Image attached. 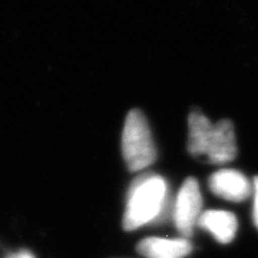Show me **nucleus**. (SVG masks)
<instances>
[{"label": "nucleus", "instance_id": "obj_1", "mask_svg": "<svg viewBox=\"0 0 258 258\" xmlns=\"http://www.w3.org/2000/svg\"><path fill=\"white\" fill-rule=\"evenodd\" d=\"M188 152L215 165L234 161L237 142L232 122L222 119L214 125L203 112H191L188 116Z\"/></svg>", "mask_w": 258, "mask_h": 258}, {"label": "nucleus", "instance_id": "obj_2", "mask_svg": "<svg viewBox=\"0 0 258 258\" xmlns=\"http://www.w3.org/2000/svg\"><path fill=\"white\" fill-rule=\"evenodd\" d=\"M168 185L161 175L147 174L137 178L128 191L123 214V230L134 231L155 221L165 208Z\"/></svg>", "mask_w": 258, "mask_h": 258}, {"label": "nucleus", "instance_id": "obj_3", "mask_svg": "<svg viewBox=\"0 0 258 258\" xmlns=\"http://www.w3.org/2000/svg\"><path fill=\"white\" fill-rule=\"evenodd\" d=\"M122 154L129 171L141 172L157 159V148L145 115L139 109L129 112L122 132Z\"/></svg>", "mask_w": 258, "mask_h": 258}, {"label": "nucleus", "instance_id": "obj_4", "mask_svg": "<svg viewBox=\"0 0 258 258\" xmlns=\"http://www.w3.org/2000/svg\"><path fill=\"white\" fill-rule=\"evenodd\" d=\"M203 195L200 191L198 181L189 176L184 181L181 189L178 191L174 204V222L178 232L182 238L188 240L194 234V228L200 215L203 214Z\"/></svg>", "mask_w": 258, "mask_h": 258}, {"label": "nucleus", "instance_id": "obj_5", "mask_svg": "<svg viewBox=\"0 0 258 258\" xmlns=\"http://www.w3.org/2000/svg\"><path fill=\"white\" fill-rule=\"evenodd\" d=\"M211 192L231 203H241L252 195V184L248 178L235 169H220L208 179Z\"/></svg>", "mask_w": 258, "mask_h": 258}, {"label": "nucleus", "instance_id": "obj_6", "mask_svg": "<svg viewBox=\"0 0 258 258\" xmlns=\"http://www.w3.org/2000/svg\"><path fill=\"white\" fill-rule=\"evenodd\" d=\"M141 255L147 258H185L192 251V244L185 238H145L137 245Z\"/></svg>", "mask_w": 258, "mask_h": 258}, {"label": "nucleus", "instance_id": "obj_7", "mask_svg": "<svg viewBox=\"0 0 258 258\" xmlns=\"http://www.w3.org/2000/svg\"><path fill=\"white\" fill-rule=\"evenodd\" d=\"M197 225L204 230L210 231L215 237V240L222 244H228L234 240L237 234V228H238L235 215L232 212L221 211V210L204 211L200 215Z\"/></svg>", "mask_w": 258, "mask_h": 258}, {"label": "nucleus", "instance_id": "obj_8", "mask_svg": "<svg viewBox=\"0 0 258 258\" xmlns=\"http://www.w3.org/2000/svg\"><path fill=\"white\" fill-rule=\"evenodd\" d=\"M252 197H254V205H252V221L258 228V176L252 181Z\"/></svg>", "mask_w": 258, "mask_h": 258}, {"label": "nucleus", "instance_id": "obj_9", "mask_svg": "<svg viewBox=\"0 0 258 258\" xmlns=\"http://www.w3.org/2000/svg\"><path fill=\"white\" fill-rule=\"evenodd\" d=\"M8 258H35V255L29 251H19L15 254H10Z\"/></svg>", "mask_w": 258, "mask_h": 258}]
</instances>
